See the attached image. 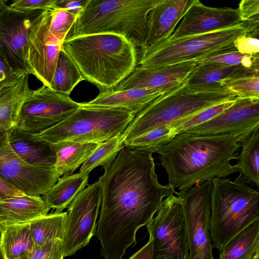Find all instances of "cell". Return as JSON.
<instances>
[{
  "label": "cell",
  "instance_id": "16",
  "mask_svg": "<svg viewBox=\"0 0 259 259\" xmlns=\"http://www.w3.org/2000/svg\"><path fill=\"white\" fill-rule=\"evenodd\" d=\"M259 129V98L236 97L234 103L211 120L185 132L195 135L231 134L240 143Z\"/></svg>",
  "mask_w": 259,
  "mask_h": 259
},
{
  "label": "cell",
  "instance_id": "33",
  "mask_svg": "<svg viewBox=\"0 0 259 259\" xmlns=\"http://www.w3.org/2000/svg\"><path fill=\"white\" fill-rule=\"evenodd\" d=\"M124 145L122 134L99 144L82 164L79 172L89 174L98 166H103L112 160Z\"/></svg>",
  "mask_w": 259,
  "mask_h": 259
},
{
  "label": "cell",
  "instance_id": "40",
  "mask_svg": "<svg viewBox=\"0 0 259 259\" xmlns=\"http://www.w3.org/2000/svg\"><path fill=\"white\" fill-rule=\"evenodd\" d=\"M234 46L240 53L249 55L259 54L258 36L245 33L237 37Z\"/></svg>",
  "mask_w": 259,
  "mask_h": 259
},
{
  "label": "cell",
  "instance_id": "28",
  "mask_svg": "<svg viewBox=\"0 0 259 259\" xmlns=\"http://www.w3.org/2000/svg\"><path fill=\"white\" fill-rule=\"evenodd\" d=\"M218 83L238 98H259V64L239 69Z\"/></svg>",
  "mask_w": 259,
  "mask_h": 259
},
{
  "label": "cell",
  "instance_id": "23",
  "mask_svg": "<svg viewBox=\"0 0 259 259\" xmlns=\"http://www.w3.org/2000/svg\"><path fill=\"white\" fill-rule=\"evenodd\" d=\"M29 75H20L0 90V139L16 126L21 107L33 90Z\"/></svg>",
  "mask_w": 259,
  "mask_h": 259
},
{
  "label": "cell",
  "instance_id": "46",
  "mask_svg": "<svg viewBox=\"0 0 259 259\" xmlns=\"http://www.w3.org/2000/svg\"><path fill=\"white\" fill-rule=\"evenodd\" d=\"M8 1L0 0V13L4 7L7 5Z\"/></svg>",
  "mask_w": 259,
  "mask_h": 259
},
{
  "label": "cell",
  "instance_id": "29",
  "mask_svg": "<svg viewBox=\"0 0 259 259\" xmlns=\"http://www.w3.org/2000/svg\"><path fill=\"white\" fill-rule=\"evenodd\" d=\"M241 150L237 156L240 175L246 183L259 185V129L241 143Z\"/></svg>",
  "mask_w": 259,
  "mask_h": 259
},
{
  "label": "cell",
  "instance_id": "32",
  "mask_svg": "<svg viewBox=\"0 0 259 259\" xmlns=\"http://www.w3.org/2000/svg\"><path fill=\"white\" fill-rule=\"evenodd\" d=\"M243 67L213 62L199 63L185 82L192 86L207 85L218 82Z\"/></svg>",
  "mask_w": 259,
  "mask_h": 259
},
{
  "label": "cell",
  "instance_id": "38",
  "mask_svg": "<svg viewBox=\"0 0 259 259\" xmlns=\"http://www.w3.org/2000/svg\"><path fill=\"white\" fill-rule=\"evenodd\" d=\"M28 255L29 259H63V241L52 240L39 247H34Z\"/></svg>",
  "mask_w": 259,
  "mask_h": 259
},
{
  "label": "cell",
  "instance_id": "24",
  "mask_svg": "<svg viewBox=\"0 0 259 259\" xmlns=\"http://www.w3.org/2000/svg\"><path fill=\"white\" fill-rule=\"evenodd\" d=\"M89 175L88 173L79 172L63 176L41 197L50 209L62 212L88 185Z\"/></svg>",
  "mask_w": 259,
  "mask_h": 259
},
{
  "label": "cell",
  "instance_id": "17",
  "mask_svg": "<svg viewBox=\"0 0 259 259\" xmlns=\"http://www.w3.org/2000/svg\"><path fill=\"white\" fill-rule=\"evenodd\" d=\"M241 23L237 8L210 7L199 0H192L181 22L167 39L204 34Z\"/></svg>",
  "mask_w": 259,
  "mask_h": 259
},
{
  "label": "cell",
  "instance_id": "44",
  "mask_svg": "<svg viewBox=\"0 0 259 259\" xmlns=\"http://www.w3.org/2000/svg\"><path fill=\"white\" fill-rule=\"evenodd\" d=\"M85 1L59 0L57 7L63 8L78 15Z\"/></svg>",
  "mask_w": 259,
  "mask_h": 259
},
{
  "label": "cell",
  "instance_id": "42",
  "mask_svg": "<svg viewBox=\"0 0 259 259\" xmlns=\"http://www.w3.org/2000/svg\"><path fill=\"white\" fill-rule=\"evenodd\" d=\"M23 74L15 70L0 55V90Z\"/></svg>",
  "mask_w": 259,
  "mask_h": 259
},
{
  "label": "cell",
  "instance_id": "45",
  "mask_svg": "<svg viewBox=\"0 0 259 259\" xmlns=\"http://www.w3.org/2000/svg\"><path fill=\"white\" fill-rule=\"evenodd\" d=\"M129 259H153V241L149 238L148 242Z\"/></svg>",
  "mask_w": 259,
  "mask_h": 259
},
{
  "label": "cell",
  "instance_id": "31",
  "mask_svg": "<svg viewBox=\"0 0 259 259\" xmlns=\"http://www.w3.org/2000/svg\"><path fill=\"white\" fill-rule=\"evenodd\" d=\"M84 80L74 63L61 48L51 89L57 92L69 96L74 88Z\"/></svg>",
  "mask_w": 259,
  "mask_h": 259
},
{
  "label": "cell",
  "instance_id": "30",
  "mask_svg": "<svg viewBox=\"0 0 259 259\" xmlns=\"http://www.w3.org/2000/svg\"><path fill=\"white\" fill-rule=\"evenodd\" d=\"M0 245L6 259H14L34 248L30 224L15 225L1 233Z\"/></svg>",
  "mask_w": 259,
  "mask_h": 259
},
{
  "label": "cell",
  "instance_id": "19",
  "mask_svg": "<svg viewBox=\"0 0 259 259\" xmlns=\"http://www.w3.org/2000/svg\"><path fill=\"white\" fill-rule=\"evenodd\" d=\"M192 2L160 0L148 16L144 50L169 38Z\"/></svg>",
  "mask_w": 259,
  "mask_h": 259
},
{
  "label": "cell",
  "instance_id": "43",
  "mask_svg": "<svg viewBox=\"0 0 259 259\" xmlns=\"http://www.w3.org/2000/svg\"><path fill=\"white\" fill-rule=\"evenodd\" d=\"M24 194L0 176V200Z\"/></svg>",
  "mask_w": 259,
  "mask_h": 259
},
{
  "label": "cell",
  "instance_id": "8",
  "mask_svg": "<svg viewBox=\"0 0 259 259\" xmlns=\"http://www.w3.org/2000/svg\"><path fill=\"white\" fill-rule=\"evenodd\" d=\"M246 32L239 25L178 39H166L141 52L139 66L153 67L199 59L235 50L234 40Z\"/></svg>",
  "mask_w": 259,
  "mask_h": 259
},
{
  "label": "cell",
  "instance_id": "3",
  "mask_svg": "<svg viewBox=\"0 0 259 259\" xmlns=\"http://www.w3.org/2000/svg\"><path fill=\"white\" fill-rule=\"evenodd\" d=\"M62 49L84 80L95 85L100 93L113 90L137 66L136 47L120 34L72 36L64 40Z\"/></svg>",
  "mask_w": 259,
  "mask_h": 259
},
{
  "label": "cell",
  "instance_id": "39",
  "mask_svg": "<svg viewBox=\"0 0 259 259\" xmlns=\"http://www.w3.org/2000/svg\"><path fill=\"white\" fill-rule=\"evenodd\" d=\"M59 0H14L8 5L15 11L31 12L50 10L57 7Z\"/></svg>",
  "mask_w": 259,
  "mask_h": 259
},
{
  "label": "cell",
  "instance_id": "34",
  "mask_svg": "<svg viewBox=\"0 0 259 259\" xmlns=\"http://www.w3.org/2000/svg\"><path fill=\"white\" fill-rule=\"evenodd\" d=\"M173 138L171 128L168 125L161 126L126 142L124 145L134 150L154 153Z\"/></svg>",
  "mask_w": 259,
  "mask_h": 259
},
{
  "label": "cell",
  "instance_id": "9",
  "mask_svg": "<svg viewBox=\"0 0 259 259\" xmlns=\"http://www.w3.org/2000/svg\"><path fill=\"white\" fill-rule=\"evenodd\" d=\"M211 180L176 192L182 201L189 259H214L210 234Z\"/></svg>",
  "mask_w": 259,
  "mask_h": 259
},
{
  "label": "cell",
  "instance_id": "26",
  "mask_svg": "<svg viewBox=\"0 0 259 259\" xmlns=\"http://www.w3.org/2000/svg\"><path fill=\"white\" fill-rule=\"evenodd\" d=\"M219 251V259H254L259 257V220L238 233Z\"/></svg>",
  "mask_w": 259,
  "mask_h": 259
},
{
  "label": "cell",
  "instance_id": "21",
  "mask_svg": "<svg viewBox=\"0 0 259 259\" xmlns=\"http://www.w3.org/2000/svg\"><path fill=\"white\" fill-rule=\"evenodd\" d=\"M8 141L14 152L27 163L55 168L56 156L53 144L16 126L8 133Z\"/></svg>",
  "mask_w": 259,
  "mask_h": 259
},
{
  "label": "cell",
  "instance_id": "37",
  "mask_svg": "<svg viewBox=\"0 0 259 259\" xmlns=\"http://www.w3.org/2000/svg\"><path fill=\"white\" fill-rule=\"evenodd\" d=\"M66 9L56 7L50 10V29L64 42L77 17Z\"/></svg>",
  "mask_w": 259,
  "mask_h": 259
},
{
  "label": "cell",
  "instance_id": "47",
  "mask_svg": "<svg viewBox=\"0 0 259 259\" xmlns=\"http://www.w3.org/2000/svg\"><path fill=\"white\" fill-rule=\"evenodd\" d=\"M14 259H29V257L28 255V253H26L23 254L22 255H21L17 258H14Z\"/></svg>",
  "mask_w": 259,
  "mask_h": 259
},
{
  "label": "cell",
  "instance_id": "11",
  "mask_svg": "<svg viewBox=\"0 0 259 259\" xmlns=\"http://www.w3.org/2000/svg\"><path fill=\"white\" fill-rule=\"evenodd\" d=\"M80 107L69 96L42 85L33 90L22 105L16 126L33 134L57 125Z\"/></svg>",
  "mask_w": 259,
  "mask_h": 259
},
{
  "label": "cell",
  "instance_id": "18",
  "mask_svg": "<svg viewBox=\"0 0 259 259\" xmlns=\"http://www.w3.org/2000/svg\"><path fill=\"white\" fill-rule=\"evenodd\" d=\"M198 64L191 60L153 67L136 66L112 90L172 89L184 82Z\"/></svg>",
  "mask_w": 259,
  "mask_h": 259
},
{
  "label": "cell",
  "instance_id": "14",
  "mask_svg": "<svg viewBox=\"0 0 259 259\" xmlns=\"http://www.w3.org/2000/svg\"><path fill=\"white\" fill-rule=\"evenodd\" d=\"M43 11L20 12L6 5L0 13V55L20 73H29L28 36Z\"/></svg>",
  "mask_w": 259,
  "mask_h": 259
},
{
  "label": "cell",
  "instance_id": "2",
  "mask_svg": "<svg viewBox=\"0 0 259 259\" xmlns=\"http://www.w3.org/2000/svg\"><path fill=\"white\" fill-rule=\"evenodd\" d=\"M241 143L234 136L176 135L157 151L161 166L168 176V184L178 190L217 178H225L239 171L237 159Z\"/></svg>",
  "mask_w": 259,
  "mask_h": 259
},
{
  "label": "cell",
  "instance_id": "10",
  "mask_svg": "<svg viewBox=\"0 0 259 259\" xmlns=\"http://www.w3.org/2000/svg\"><path fill=\"white\" fill-rule=\"evenodd\" d=\"M147 226L153 241V259H189L181 199L174 194L163 199Z\"/></svg>",
  "mask_w": 259,
  "mask_h": 259
},
{
  "label": "cell",
  "instance_id": "4",
  "mask_svg": "<svg viewBox=\"0 0 259 259\" xmlns=\"http://www.w3.org/2000/svg\"><path fill=\"white\" fill-rule=\"evenodd\" d=\"M236 97L218 82L192 86L185 81L158 97L135 116L122 134L124 143L155 128L169 125Z\"/></svg>",
  "mask_w": 259,
  "mask_h": 259
},
{
  "label": "cell",
  "instance_id": "7",
  "mask_svg": "<svg viewBox=\"0 0 259 259\" xmlns=\"http://www.w3.org/2000/svg\"><path fill=\"white\" fill-rule=\"evenodd\" d=\"M136 115L125 110L82 107L39 134L52 144L70 141L100 143L122 134Z\"/></svg>",
  "mask_w": 259,
  "mask_h": 259
},
{
  "label": "cell",
  "instance_id": "41",
  "mask_svg": "<svg viewBox=\"0 0 259 259\" xmlns=\"http://www.w3.org/2000/svg\"><path fill=\"white\" fill-rule=\"evenodd\" d=\"M237 9L242 22L246 21L258 16L259 1L242 0L239 3Z\"/></svg>",
  "mask_w": 259,
  "mask_h": 259
},
{
  "label": "cell",
  "instance_id": "5",
  "mask_svg": "<svg viewBox=\"0 0 259 259\" xmlns=\"http://www.w3.org/2000/svg\"><path fill=\"white\" fill-rule=\"evenodd\" d=\"M160 0H87L66 38L111 33L144 50L148 16Z\"/></svg>",
  "mask_w": 259,
  "mask_h": 259
},
{
  "label": "cell",
  "instance_id": "1",
  "mask_svg": "<svg viewBox=\"0 0 259 259\" xmlns=\"http://www.w3.org/2000/svg\"><path fill=\"white\" fill-rule=\"evenodd\" d=\"M150 151L132 150L124 145L102 166L100 177L101 209L95 236L104 259H122L137 243L138 230L146 226L164 198L176 193L170 184L158 181Z\"/></svg>",
  "mask_w": 259,
  "mask_h": 259
},
{
  "label": "cell",
  "instance_id": "12",
  "mask_svg": "<svg viewBox=\"0 0 259 259\" xmlns=\"http://www.w3.org/2000/svg\"><path fill=\"white\" fill-rule=\"evenodd\" d=\"M100 205L98 181L80 191L68 205L63 240L64 257L74 254L95 235Z\"/></svg>",
  "mask_w": 259,
  "mask_h": 259
},
{
  "label": "cell",
  "instance_id": "25",
  "mask_svg": "<svg viewBox=\"0 0 259 259\" xmlns=\"http://www.w3.org/2000/svg\"><path fill=\"white\" fill-rule=\"evenodd\" d=\"M99 143L70 141L53 144L56 156L55 169L61 176L73 174L90 156Z\"/></svg>",
  "mask_w": 259,
  "mask_h": 259
},
{
  "label": "cell",
  "instance_id": "35",
  "mask_svg": "<svg viewBox=\"0 0 259 259\" xmlns=\"http://www.w3.org/2000/svg\"><path fill=\"white\" fill-rule=\"evenodd\" d=\"M235 100L226 101L207 108L189 117L176 121L168 126L171 128V135L185 132L188 130L208 121L215 117L231 106Z\"/></svg>",
  "mask_w": 259,
  "mask_h": 259
},
{
  "label": "cell",
  "instance_id": "6",
  "mask_svg": "<svg viewBox=\"0 0 259 259\" xmlns=\"http://www.w3.org/2000/svg\"><path fill=\"white\" fill-rule=\"evenodd\" d=\"M210 234L220 251L238 233L259 220V192L239 175L234 180L212 179Z\"/></svg>",
  "mask_w": 259,
  "mask_h": 259
},
{
  "label": "cell",
  "instance_id": "13",
  "mask_svg": "<svg viewBox=\"0 0 259 259\" xmlns=\"http://www.w3.org/2000/svg\"><path fill=\"white\" fill-rule=\"evenodd\" d=\"M8 135L0 139V176L24 194L41 196L61 176L55 168L34 166L22 159L9 145Z\"/></svg>",
  "mask_w": 259,
  "mask_h": 259
},
{
  "label": "cell",
  "instance_id": "36",
  "mask_svg": "<svg viewBox=\"0 0 259 259\" xmlns=\"http://www.w3.org/2000/svg\"><path fill=\"white\" fill-rule=\"evenodd\" d=\"M199 63L213 62L230 66L240 65L250 68L259 64V54L249 55L239 53L236 49L226 51L197 60Z\"/></svg>",
  "mask_w": 259,
  "mask_h": 259
},
{
  "label": "cell",
  "instance_id": "27",
  "mask_svg": "<svg viewBox=\"0 0 259 259\" xmlns=\"http://www.w3.org/2000/svg\"><path fill=\"white\" fill-rule=\"evenodd\" d=\"M66 214V211H55L37 218L29 223L34 247H39L52 240L60 239L63 241Z\"/></svg>",
  "mask_w": 259,
  "mask_h": 259
},
{
  "label": "cell",
  "instance_id": "48",
  "mask_svg": "<svg viewBox=\"0 0 259 259\" xmlns=\"http://www.w3.org/2000/svg\"><path fill=\"white\" fill-rule=\"evenodd\" d=\"M0 259H6L3 250L0 245Z\"/></svg>",
  "mask_w": 259,
  "mask_h": 259
},
{
  "label": "cell",
  "instance_id": "20",
  "mask_svg": "<svg viewBox=\"0 0 259 259\" xmlns=\"http://www.w3.org/2000/svg\"><path fill=\"white\" fill-rule=\"evenodd\" d=\"M171 89L133 88L109 90L100 93L95 98L88 102L79 103V104L80 106L85 107L120 109L136 115L154 100Z\"/></svg>",
  "mask_w": 259,
  "mask_h": 259
},
{
  "label": "cell",
  "instance_id": "15",
  "mask_svg": "<svg viewBox=\"0 0 259 259\" xmlns=\"http://www.w3.org/2000/svg\"><path fill=\"white\" fill-rule=\"evenodd\" d=\"M50 17V10L42 11L30 30L28 42L29 73L50 88L63 43L51 31Z\"/></svg>",
  "mask_w": 259,
  "mask_h": 259
},
{
  "label": "cell",
  "instance_id": "22",
  "mask_svg": "<svg viewBox=\"0 0 259 259\" xmlns=\"http://www.w3.org/2000/svg\"><path fill=\"white\" fill-rule=\"evenodd\" d=\"M50 208L41 196L24 194L0 200V232L48 214Z\"/></svg>",
  "mask_w": 259,
  "mask_h": 259
},
{
  "label": "cell",
  "instance_id": "49",
  "mask_svg": "<svg viewBox=\"0 0 259 259\" xmlns=\"http://www.w3.org/2000/svg\"><path fill=\"white\" fill-rule=\"evenodd\" d=\"M254 259H259V257H256Z\"/></svg>",
  "mask_w": 259,
  "mask_h": 259
}]
</instances>
